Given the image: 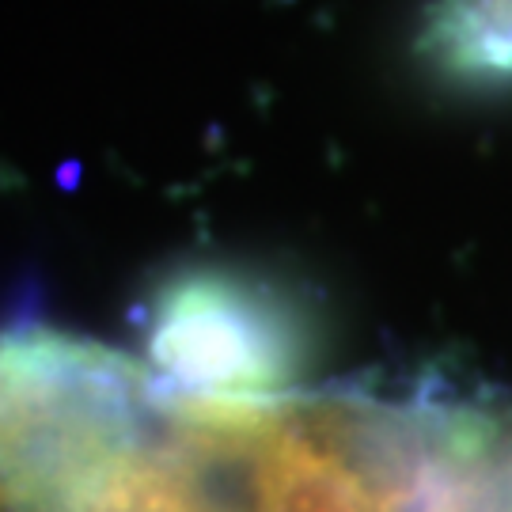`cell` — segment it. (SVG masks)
Wrapping results in <instances>:
<instances>
[{
  "mask_svg": "<svg viewBox=\"0 0 512 512\" xmlns=\"http://www.w3.org/2000/svg\"><path fill=\"white\" fill-rule=\"evenodd\" d=\"M160 380L42 323L0 327V512H76L141 433Z\"/></svg>",
  "mask_w": 512,
  "mask_h": 512,
  "instance_id": "obj_1",
  "label": "cell"
},
{
  "mask_svg": "<svg viewBox=\"0 0 512 512\" xmlns=\"http://www.w3.org/2000/svg\"><path fill=\"white\" fill-rule=\"evenodd\" d=\"M145 361L186 395H281L304 361V327L293 300L266 277L194 266L171 274L148 300Z\"/></svg>",
  "mask_w": 512,
  "mask_h": 512,
  "instance_id": "obj_2",
  "label": "cell"
},
{
  "mask_svg": "<svg viewBox=\"0 0 512 512\" xmlns=\"http://www.w3.org/2000/svg\"><path fill=\"white\" fill-rule=\"evenodd\" d=\"M425 46L463 84L505 88L512 84V0H440Z\"/></svg>",
  "mask_w": 512,
  "mask_h": 512,
  "instance_id": "obj_3",
  "label": "cell"
},
{
  "mask_svg": "<svg viewBox=\"0 0 512 512\" xmlns=\"http://www.w3.org/2000/svg\"><path fill=\"white\" fill-rule=\"evenodd\" d=\"M509 486H512V463H509Z\"/></svg>",
  "mask_w": 512,
  "mask_h": 512,
  "instance_id": "obj_4",
  "label": "cell"
}]
</instances>
